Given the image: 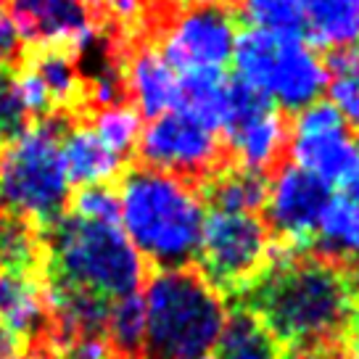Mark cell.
<instances>
[{
	"label": "cell",
	"instance_id": "7c38bea8",
	"mask_svg": "<svg viewBox=\"0 0 359 359\" xmlns=\"http://www.w3.org/2000/svg\"><path fill=\"white\" fill-rule=\"evenodd\" d=\"M238 19L230 6H185L167 16L158 53L177 74L196 69H224L233 61Z\"/></svg>",
	"mask_w": 359,
	"mask_h": 359
},
{
	"label": "cell",
	"instance_id": "603a6c76",
	"mask_svg": "<svg viewBox=\"0 0 359 359\" xmlns=\"http://www.w3.org/2000/svg\"><path fill=\"white\" fill-rule=\"evenodd\" d=\"M146 336V306L143 296H124L111 302L106 320V341L116 359H140Z\"/></svg>",
	"mask_w": 359,
	"mask_h": 359
},
{
	"label": "cell",
	"instance_id": "2e32d148",
	"mask_svg": "<svg viewBox=\"0 0 359 359\" xmlns=\"http://www.w3.org/2000/svg\"><path fill=\"white\" fill-rule=\"evenodd\" d=\"M61 156L67 167L72 185H109L111 180L122 177L124 158L101 143V137L93 133V127L85 122L69 124L61 137Z\"/></svg>",
	"mask_w": 359,
	"mask_h": 359
},
{
	"label": "cell",
	"instance_id": "f546056e",
	"mask_svg": "<svg viewBox=\"0 0 359 359\" xmlns=\"http://www.w3.org/2000/svg\"><path fill=\"white\" fill-rule=\"evenodd\" d=\"M22 58V40L8 16L0 13V69H11Z\"/></svg>",
	"mask_w": 359,
	"mask_h": 359
},
{
	"label": "cell",
	"instance_id": "44dd1931",
	"mask_svg": "<svg viewBox=\"0 0 359 359\" xmlns=\"http://www.w3.org/2000/svg\"><path fill=\"white\" fill-rule=\"evenodd\" d=\"M224 327L214 346V359H280L278 341L257 317L241 306H227Z\"/></svg>",
	"mask_w": 359,
	"mask_h": 359
},
{
	"label": "cell",
	"instance_id": "4fadbf2b",
	"mask_svg": "<svg viewBox=\"0 0 359 359\" xmlns=\"http://www.w3.org/2000/svg\"><path fill=\"white\" fill-rule=\"evenodd\" d=\"M19 40L37 48L85 53L103 32V0H6Z\"/></svg>",
	"mask_w": 359,
	"mask_h": 359
},
{
	"label": "cell",
	"instance_id": "7402d4cb",
	"mask_svg": "<svg viewBox=\"0 0 359 359\" xmlns=\"http://www.w3.org/2000/svg\"><path fill=\"white\" fill-rule=\"evenodd\" d=\"M43 233L24 217L0 212V272L37 275L43 269Z\"/></svg>",
	"mask_w": 359,
	"mask_h": 359
},
{
	"label": "cell",
	"instance_id": "d4e9b609",
	"mask_svg": "<svg viewBox=\"0 0 359 359\" xmlns=\"http://www.w3.org/2000/svg\"><path fill=\"white\" fill-rule=\"evenodd\" d=\"M88 116L93 133L101 137L103 146L127 161V156L137 148V137H140V130H143L140 127V114L135 111L127 101H122L114 103V106L95 109Z\"/></svg>",
	"mask_w": 359,
	"mask_h": 359
},
{
	"label": "cell",
	"instance_id": "3957f363",
	"mask_svg": "<svg viewBox=\"0 0 359 359\" xmlns=\"http://www.w3.org/2000/svg\"><path fill=\"white\" fill-rule=\"evenodd\" d=\"M40 233L45 283H61L116 302L137 293L146 280V262L119 224L88 222L64 212Z\"/></svg>",
	"mask_w": 359,
	"mask_h": 359
},
{
	"label": "cell",
	"instance_id": "9a60e30c",
	"mask_svg": "<svg viewBox=\"0 0 359 359\" xmlns=\"http://www.w3.org/2000/svg\"><path fill=\"white\" fill-rule=\"evenodd\" d=\"M0 325L11 330L22 344H45L48 299L37 275L0 272Z\"/></svg>",
	"mask_w": 359,
	"mask_h": 359
},
{
	"label": "cell",
	"instance_id": "d6a6232c",
	"mask_svg": "<svg viewBox=\"0 0 359 359\" xmlns=\"http://www.w3.org/2000/svg\"><path fill=\"white\" fill-rule=\"evenodd\" d=\"M19 346H24L19 338L13 336L11 330L0 325V359L3 357H11V354H19Z\"/></svg>",
	"mask_w": 359,
	"mask_h": 359
},
{
	"label": "cell",
	"instance_id": "8992f818",
	"mask_svg": "<svg viewBox=\"0 0 359 359\" xmlns=\"http://www.w3.org/2000/svg\"><path fill=\"white\" fill-rule=\"evenodd\" d=\"M233 64L236 79L283 114H299L320 101L330 82L325 61L304 34H278L248 27L238 32Z\"/></svg>",
	"mask_w": 359,
	"mask_h": 359
},
{
	"label": "cell",
	"instance_id": "484cf974",
	"mask_svg": "<svg viewBox=\"0 0 359 359\" xmlns=\"http://www.w3.org/2000/svg\"><path fill=\"white\" fill-rule=\"evenodd\" d=\"M67 206L79 219L119 224V196L111 185H82L69 196Z\"/></svg>",
	"mask_w": 359,
	"mask_h": 359
},
{
	"label": "cell",
	"instance_id": "e575fe53",
	"mask_svg": "<svg viewBox=\"0 0 359 359\" xmlns=\"http://www.w3.org/2000/svg\"><path fill=\"white\" fill-rule=\"evenodd\" d=\"M188 6H227V0H185Z\"/></svg>",
	"mask_w": 359,
	"mask_h": 359
},
{
	"label": "cell",
	"instance_id": "7a4b0ae2",
	"mask_svg": "<svg viewBox=\"0 0 359 359\" xmlns=\"http://www.w3.org/2000/svg\"><path fill=\"white\" fill-rule=\"evenodd\" d=\"M119 222L143 262L156 269L193 267L203 230L196 185L151 167H127L119 177Z\"/></svg>",
	"mask_w": 359,
	"mask_h": 359
},
{
	"label": "cell",
	"instance_id": "52a82bcc",
	"mask_svg": "<svg viewBox=\"0 0 359 359\" xmlns=\"http://www.w3.org/2000/svg\"><path fill=\"white\" fill-rule=\"evenodd\" d=\"M275 254V241L257 214L209 212L198 243V272L214 291L233 302L246 291Z\"/></svg>",
	"mask_w": 359,
	"mask_h": 359
},
{
	"label": "cell",
	"instance_id": "ffe728a7",
	"mask_svg": "<svg viewBox=\"0 0 359 359\" xmlns=\"http://www.w3.org/2000/svg\"><path fill=\"white\" fill-rule=\"evenodd\" d=\"M304 37L312 48H344L359 43V0H304Z\"/></svg>",
	"mask_w": 359,
	"mask_h": 359
},
{
	"label": "cell",
	"instance_id": "d6986e66",
	"mask_svg": "<svg viewBox=\"0 0 359 359\" xmlns=\"http://www.w3.org/2000/svg\"><path fill=\"white\" fill-rule=\"evenodd\" d=\"M24 67L40 79L56 106V114H77L85 116V79L79 77L74 53L61 50V48H37L32 50L29 61Z\"/></svg>",
	"mask_w": 359,
	"mask_h": 359
},
{
	"label": "cell",
	"instance_id": "5bb4252c",
	"mask_svg": "<svg viewBox=\"0 0 359 359\" xmlns=\"http://www.w3.org/2000/svg\"><path fill=\"white\" fill-rule=\"evenodd\" d=\"M122 69L124 98L135 111L146 119H156L161 114L177 109L180 103V74L169 67L156 45L133 43L116 48Z\"/></svg>",
	"mask_w": 359,
	"mask_h": 359
},
{
	"label": "cell",
	"instance_id": "4dcf8cb0",
	"mask_svg": "<svg viewBox=\"0 0 359 359\" xmlns=\"http://www.w3.org/2000/svg\"><path fill=\"white\" fill-rule=\"evenodd\" d=\"M280 359H351L341 344H312V346H288Z\"/></svg>",
	"mask_w": 359,
	"mask_h": 359
},
{
	"label": "cell",
	"instance_id": "ac0fdd59",
	"mask_svg": "<svg viewBox=\"0 0 359 359\" xmlns=\"http://www.w3.org/2000/svg\"><path fill=\"white\" fill-rule=\"evenodd\" d=\"M309 251L344 267H359V198L348 193L330 198Z\"/></svg>",
	"mask_w": 359,
	"mask_h": 359
},
{
	"label": "cell",
	"instance_id": "8fae6325",
	"mask_svg": "<svg viewBox=\"0 0 359 359\" xmlns=\"http://www.w3.org/2000/svg\"><path fill=\"white\" fill-rule=\"evenodd\" d=\"M330 198V185L283 158L269 172L264 201V224L275 246L285 251H309Z\"/></svg>",
	"mask_w": 359,
	"mask_h": 359
},
{
	"label": "cell",
	"instance_id": "1f68e13d",
	"mask_svg": "<svg viewBox=\"0 0 359 359\" xmlns=\"http://www.w3.org/2000/svg\"><path fill=\"white\" fill-rule=\"evenodd\" d=\"M341 346L346 351L351 359H359V306L351 312L346 323V330H344V336H341Z\"/></svg>",
	"mask_w": 359,
	"mask_h": 359
},
{
	"label": "cell",
	"instance_id": "277c9868",
	"mask_svg": "<svg viewBox=\"0 0 359 359\" xmlns=\"http://www.w3.org/2000/svg\"><path fill=\"white\" fill-rule=\"evenodd\" d=\"M140 359H212L227 304L193 267L156 269L146 283Z\"/></svg>",
	"mask_w": 359,
	"mask_h": 359
},
{
	"label": "cell",
	"instance_id": "30bf717a",
	"mask_svg": "<svg viewBox=\"0 0 359 359\" xmlns=\"http://www.w3.org/2000/svg\"><path fill=\"white\" fill-rule=\"evenodd\" d=\"M219 135L230 161L254 172L269 175L285 158V114L236 77L227 82V114Z\"/></svg>",
	"mask_w": 359,
	"mask_h": 359
},
{
	"label": "cell",
	"instance_id": "9c48e42d",
	"mask_svg": "<svg viewBox=\"0 0 359 359\" xmlns=\"http://www.w3.org/2000/svg\"><path fill=\"white\" fill-rule=\"evenodd\" d=\"M285 158L330 188L346 191L359 180V135L330 101H314L288 124Z\"/></svg>",
	"mask_w": 359,
	"mask_h": 359
},
{
	"label": "cell",
	"instance_id": "836d02e7",
	"mask_svg": "<svg viewBox=\"0 0 359 359\" xmlns=\"http://www.w3.org/2000/svg\"><path fill=\"white\" fill-rule=\"evenodd\" d=\"M3 359H56V354L45 344H37V346H29L22 354H11V357H3Z\"/></svg>",
	"mask_w": 359,
	"mask_h": 359
},
{
	"label": "cell",
	"instance_id": "f1b7e54d",
	"mask_svg": "<svg viewBox=\"0 0 359 359\" xmlns=\"http://www.w3.org/2000/svg\"><path fill=\"white\" fill-rule=\"evenodd\" d=\"M327 90H330V103L344 114L348 127L359 135V74L330 77Z\"/></svg>",
	"mask_w": 359,
	"mask_h": 359
},
{
	"label": "cell",
	"instance_id": "e0dca14e",
	"mask_svg": "<svg viewBox=\"0 0 359 359\" xmlns=\"http://www.w3.org/2000/svg\"><path fill=\"white\" fill-rule=\"evenodd\" d=\"M267 185L269 175L227 161L212 177L203 180L196 191L201 196V203L209 206V212L257 214L259 209H264Z\"/></svg>",
	"mask_w": 359,
	"mask_h": 359
},
{
	"label": "cell",
	"instance_id": "6da1fadb",
	"mask_svg": "<svg viewBox=\"0 0 359 359\" xmlns=\"http://www.w3.org/2000/svg\"><path fill=\"white\" fill-rule=\"evenodd\" d=\"M227 306L251 312L275 341L288 346L341 344L359 306V267L275 246L267 267Z\"/></svg>",
	"mask_w": 359,
	"mask_h": 359
},
{
	"label": "cell",
	"instance_id": "ba28073f",
	"mask_svg": "<svg viewBox=\"0 0 359 359\" xmlns=\"http://www.w3.org/2000/svg\"><path fill=\"white\" fill-rule=\"evenodd\" d=\"M137 156L143 167L175 175L196 188L230 161L222 135L182 109L161 114L140 130Z\"/></svg>",
	"mask_w": 359,
	"mask_h": 359
},
{
	"label": "cell",
	"instance_id": "d590c367",
	"mask_svg": "<svg viewBox=\"0 0 359 359\" xmlns=\"http://www.w3.org/2000/svg\"><path fill=\"white\" fill-rule=\"evenodd\" d=\"M3 6H6V0H0V13H3Z\"/></svg>",
	"mask_w": 359,
	"mask_h": 359
},
{
	"label": "cell",
	"instance_id": "5b68a950",
	"mask_svg": "<svg viewBox=\"0 0 359 359\" xmlns=\"http://www.w3.org/2000/svg\"><path fill=\"white\" fill-rule=\"evenodd\" d=\"M69 127L64 114L34 119L0 148V206L40 230L56 222L69 203V182L61 137Z\"/></svg>",
	"mask_w": 359,
	"mask_h": 359
},
{
	"label": "cell",
	"instance_id": "83f0119b",
	"mask_svg": "<svg viewBox=\"0 0 359 359\" xmlns=\"http://www.w3.org/2000/svg\"><path fill=\"white\" fill-rule=\"evenodd\" d=\"M11 69H0V148L11 143L16 135L29 124L22 103L16 101L11 88Z\"/></svg>",
	"mask_w": 359,
	"mask_h": 359
},
{
	"label": "cell",
	"instance_id": "4316f807",
	"mask_svg": "<svg viewBox=\"0 0 359 359\" xmlns=\"http://www.w3.org/2000/svg\"><path fill=\"white\" fill-rule=\"evenodd\" d=\"M11 88H13L16 101L22 103L24 114H27L29 119H45V116L56 114V106H53V101H50V95H48L45 85L34 77L27 67L11 74Z\"/></svg>",
	"mask_w": 359,
	"mask_h": 359
},
{
	"label": "cell",
	"instance_id": "cb8c5ba5",
	"mask_svg": "<svg viewBox=\"0 0 359 359\" xmlns=\"http://www.w3.org/2000/svg\"><path fill=\"white\" fill-rule=\"evenodd\" d=\"M236 19L251 29L278 34H304L306 8L304 0H233Z\"/></svg>",
	"mask_w": 359,
	"mask_h": 359
}]
</instances>
